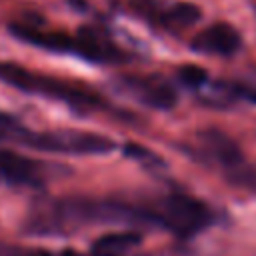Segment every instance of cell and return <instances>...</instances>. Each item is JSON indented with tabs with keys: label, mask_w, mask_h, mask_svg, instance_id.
Segmentation results:
<instances>
[{
	"label": "cell",
	"mask_w": 256,
	"mask_h": 256,
	"mask_svg": "<svg viewBox=\"0 0 256 256\" xmlns=\"http://www.w3.org/2000/svg\"><path fill=\"white\" fill-rule=\"evenodd\" d=\"M120 88L140 104L168 112L178 104V90L160 74H128L118 78Z\"/></svg>",
	"instance_id": "ba28073f"
},
{
	"label": "cell",
	"mask_w": 256,
	"mask_h": 256,
	"mask_svg": "<svg viewBox=\"0 0 256 256\" xmlns=\"http://www.w3.org/2000/svg\"><path fill=\"white\" fill-rule=\"evenodd\" d=\"M54 166L38 162L30 156L0 146V180L18 186H40L50 176Z\"/></svg>",
	"instance_id": "9c48e42d"
},
{
	"label": "cell",
	"mask_w": 256,
	"mask_h": 256,
	"mask_svg": "<svg viewBox=\"0 0 256 256\" xmlns=\"http://www.w3.org/2000/svg\"><path fill=\"white\" fill-rule=\"evenodd\" d=\"M124 154L130 156V158H134V160H138V162H142L146 168H150V166H166V164L162 162V158H158L152 150L142 148V146H138V144H134V142H130V144L124 146Z\"/></svg>",
	"instance_id": "5bb4252c"
},
{
	"label": "cell",
	"mask_w": 256,
	"mask_h": 256,
	"mask_svg": "<svg viewBox=\"0 0 256 256\" xmlns=\"http://www.w3.org/2000/svg\"><path fill=\"white\" fill-rule=\"evenodd\" d=\"M0 256H54L46 250H36V248H22L14 244H4L0 242Z\"/></svg>",
	"instance_id": "2e32d148"
},
{
	"label": "cell",
	"mask_w": 256,
	"mask_h": 256,
	"mask_svg": "<svg viewBox=\"0 0 256 256\" xmlns=\"http://www.w3.org/2000/svg\"><path fill=\"white\" fill-rule=\"evenodd\" d=\"M66 2L76 10H86V0H66Z\"/></svg>",
	"instance_id": "e0dca14e"
},
{
	"label": "cell",
	"mask_w": 256,
	"mask_h": 256,
	"mask_svg": "<svg viewBox=\"0 0 256 256\" xmlns=\"http://www.w3.org/2000/svg\"><path fill=\"white\" fill-rule=\"evenodd\" d=\"M8 32L40 50L76 56L92 64H122L132 58L124 46H120L108 30L98 24H84L76 34H66L60 30H42L24 22H10Z\"/></svg>",
	"instance_id": "7a4b0ae2"
},
{
	"label": "cell",
	"mask_w": 256,
	"mask_h": 256,
	"mask_svg": "<svg viewBox=\"0 0 256 256\" xmlns=\"http://www.w3.org/2000/svg\"><path fill=\"white\" fill-rule=\"evenodd\" d=\"M174 76H176V82L186 86L188 90H202L204 86H208V80H210L208 70L198 64H182L176 68Z\"/></svg>",
	"instance_id": "7c38bea8"
},
{
	"label": "cell",
	"mask_w": 256,
	"mask_h": 256,
	"mask_svg": "<svg viewBox=\"0 0 256 256\" xmlns=\"http://www.w3.org/2000/svg\"><path fill=\"white\" fill-rule=\"evenodd\" d=\"M224 86H226V94H228L230 100H248V102L256 104V90H252L250 86L238 84V82H234V84H224Z\"/></svg>",
	"instance_id": "9a60e30c"
},
{
	"label": "cell",
	"mask_w": 256,
	"mask_h": 256,
	"mask_svg": "<svg viewBox=\"0 0 256 256\" xmlns=\"http://www.w3.org/2000/svg\"><path fill=\"white\" fill-rule=\"evenodd\" d=\"M144 240L138 230H122V232H106L92 242L94 256H126L132 248L140 246Z\"/></svg>",
	"instance_id": "8fae6325"
},
{
	"label": "cell",
	"mask_w": 256,
	"mask_h": 256,
	"mask_svg": "<svg viewBox=\"0 0 256 256\" xmlns=\"http://www.w3.org/2000/svg\"><path fill=\"white\" fill-rule=\"evenodd\" d=\"M28 126L22 124L14 114L0 110V142H18L22 144Z\"/></svg>",
	"instance_id": "4fadbf2b"
},
{
	"label": "cell",
	"mask_w": 256,
	"mask_h": 256,
	"mask_svg": "<svg viewBox=\"0 0 256 256\" xmlns=\"http://www.w3.org/2000/svg\"><path fill=\"white\" fill-rule=\"evenodd\" d=\"M0 82L14 86L22 92H28V94H38L44 98L58 100V102L66 104L68 108H72L76 114H92L98 110H106L110 114L120 112L122 116H126L124 110L114 108L96 90H92L84 84L66 82V80H60V78H54L48 74H38V72H32L28 68L14 64V62H0Z\"/></svg>",
	"instance_id": "3957f363"
},
{
	"label": "cell",
	"mask_w": 256,
	"mask_h": 256,
	"mask_svg": "<svg viewBox=\"0 0 256 256\" xmlns=\"http://www.w3.org/2000/svg\"><path fill=\"white\" fill-rule=\"evenodd\" d=\"M182 150L198 162L220 168L226 178L234 176L242 166H246L240 146L218 128H204L196 132L192 144L182 146Z\"/></svg>",
	"instance_id": "52a82bcc"
},
{
	"label": "cell",
	"mask_w": 256,
	"mask_h": 256,
	"mask_svg": "<svg viewBox=\"0 0 256 256\" xmlns=\"http://www.w3.org/2000/svg\"><path fill=\"white\" fill-rule=\"evenodd\" d=\"M130 10L150 28L164 34H182L202 18L198 4L188 0H130Z\"/></svg>",
	"instance_id": "8992f818"
},
{
	"label": "cell",
	"mask_w": 256,
	"mask_h": 256,
	"mask_svg": "<svg viewBox=\"0 0 256 256\" xmlns=\"http://www.w3.org/2000/svg\"><path fill=\"white\" fill-rule=\"evenodd\" d=\"M242 48V34L230 22H214L200 32H196L190 40V50L196 54L222 56L230 58L238 54Z\"/></svg>",
	"instance_id": "30bf717a"
},
{
	"label": "cell",
	"mask_w": 256,
	"mask_h": 256,
	"mask_svg": "<svg viewBox=\"0 0 256 256\" xmlns=\"http://www.w3.org/2000/svg\"><path fill=\"white\" fill-rule=\"evenodd\" d=\"M96 224L156 226V220L150 204L140 206L112 198L62 196L38 202L28 214L26 228L38 236H66Z\"/></svg>",
	"instance_id": "6da1fadb"
},
{
	"label": "cell",
	"mask_w": 256,
	"mask_h": 256,
	"mask_svg": "<svg viewBox=\"0 0 256 256\" xmlns=\"http://www.w3.org/2000/svg\"><path fill=\"white\" fill-rule=\"evenodd\" d=\"M156 226L168 230L178 238H192L204 228L212 226L216 216L214 210L184 192H168L150 204Z\"/></svg>",
	"instance_id": "277c9868"
},
{
	"label": "cell",
	"mask_w": 256,
	"mask_h": 256,
	"mask_svg": "<svg viewBox=\"0 0 256 256\" xmlns=\"http://www.w3.org/2000/svg\"><path fill=\"white\" fill-rule=\"evenodd\" d=\"M24 146H30L40 152L52 154H74V156H92V154H110L116 150V142L98 132L72 130V128H56L34 132L28 128Z\"/></svg>",
	"instance_id": "5b68a950"
}]
</instances>
